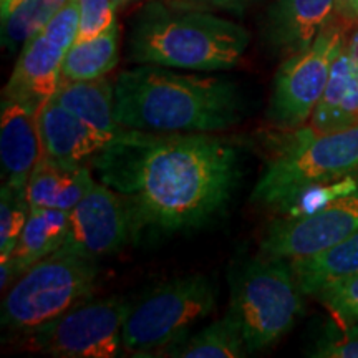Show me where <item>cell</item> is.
Listing matches in <instances>:
<instances>
[{
  "mask_svg": "<svg viewBox=\"0 0 358 358\" xmlns=\"http://www.w3.org/2000/svg\"><path fill=\"white\" fill-rule=\"evenodd\" d=\"M337 13L347 22H358V0H337Z\"/></svg>",
  "mask_w": 358,
  "mask_h": 358,
  "instance_id": "cell-29",
  "label": "cell"
},
{
  "mask_svg": "<svg viewBox=\"0 0 358 358\" xmlns=\"http://www.w3.org/2000/svg\"><path fill=\"white\" fill-rule=\"evenodd\" d=\"M358 191V173L348 174L334 181L319 182V185L308 186L307 189L299 192L290 201L287 208L282 211L285 217H303L308 214L317 213L325 206L335 203V201L345 198L352 192Z\"/></svg>",
  "mask_w": 358,
  "mask_h": 358,
  "instance_id": "cell-25",
  "label": "cell"
},
{
  "mask_svg": "<svg viewBox=\"0 0 358 358\" xmlns=\"http://www.w3.org/2000/svg\"><path fill=\"white\" fill-rule=\"evenodd\" d=\"M127 208L133 243L198 229L229 204L241 156L229 138L123 128L92 159Z\"/></svg>",
  "mask_w": 358,
  "mask_h": 358,
  "instance_id": "cell-1",
  "label": "cell"
},
{
  "mask_svg": "<svg viewBox=\"0 0 358 358\" xmlns=\"http://www.w3.org/2000/svg\"><path fill=\"white\" fill-rule=\"evenodd\" d=\"M216 307V289L203 274L178 277L133 306L123 327V347L136 355L168 348Z\"/></svg>",
  "mask_w": 358,
  "mask_h": 358,
  "instance_id": "cell-7",
  "label": "cell"
},
{
  "mask_svg": "<svg viewBox=\"0 0 358 358\" xmlns=\"http://www.w3.org/2000/svg\"><path fill=\"white\" fill-rule=\"evenodd\" d=\"M248 45L243 25L171 0L146 3L128 35L129 58L136 64L196 71L232 69Z\"/></svg>",
  "mask_w": 358,
  "mask_h": 358,
  "instance_id": "cell-3",
  "label": "cell"
},
{
  "mask_svg": "<svg viewBox=\"0 0 358 358\" xmlns=\"http://www.w3.org/2000/svg\"><path fill=\"white\" fill-rule=\"evenodd\" d=\"M315 295L335 319L358 324V274L332 282Z\"/></svg>",
  "mask_w": 358,
  "mask_h": 358,
  "instance_id": "cell-27",
  "label": "cell"
},
{
  "mask_svg": "<svg viewBox=\"0 0 358 358\" xmlns=\"http://www.w3.org/2000/svg\"><path fill=\"white\" fill-rule=\"evenodd\" d=\"M289 262L302 292L315 295L332 282L358 274V231L332 248Z\"/></svg>",
  "mask_w": 358,
  "mask_h": 358,
  "instance_id": "cell-18",
  "label": "cell"
},
{
  "mask_svg": "<svg viewBox=\"0 0 358 358\" xmlns=\"http://www.w3.org/2000/svg\"><path fill=\"white\" fill-rule=\"evenodd\" d=\"M69 0H20L2 19V43L10 50L22 48L57 15Z\"/></svg>",
  "mask_w": 358,
  "mask_h": 358,
  "instance_id": "cell-23",
  "label": "cell"
},
{
  "mask_svg": "<svg viewBox=\"0 0 358 358\" xmlns=\"http://www.w3.org/2000/svg\"><path fill=\"white\" fill-rule=\"evenodd\" d=\"M313 358H358V324L337 320L325 324L324 334L308 352Z\"/></svg>",
  "mask_w": 358,
  "mask_h": 358,
  "instance_id": "cell-26",
  "label": "cell"
},
{
  "mask_svg": "<svg viewBox=\"0 0 358 358\" xmlns=\"http://www.w3.org/2000/svg\"><path fill=\"white\" fill-rule=\"evenodd\" d=\"M131 241L127 208L122 198L103 182H95L69 213V236L64 245L92 259L118 252Z\"/></svg>",
  "mask_w": 358,
  "mask_h": 358,
  "instance_id": "cell-12",
  "label": "cell"
},
{
  "mask_svg": "<svg viewBox=\"0 0 358 358\" xmlns=\"http://www.w3.org/2000/svg\"><path fill=\"white\" fill-rule=\"evenodd\" d=\"M19 2L20 0H0V12H2V19H6Z\"/></svg>",
  "mask_w": 358,
  "mask_h": 358,
  "instance_id": "cell-31",
  "label": "cell"
},
{
  "mask_svg": "<svg viewBox=\"0 0 358 358\" xmlns=\"http://www.w3.org/2000/svg\"><path fill=\"white\" fill-rule=\"evenodd\" d=\"M69 213L58 209H30L12 257L13 272L19 277L40 259L50 256L66 243Z\"/></svg>",
  "mask_w": 358,
  "mask_h": 358,
  "instance_id": "cell-19",
  "label": "cell"
},
{
  "mask_svg": "<svg viewBox=\"0 0 358 358\" xmlns=\"http://www.w3.org/2000/svg\"><path fill=\"white\" fill-rule=\"evenodd\" d=\"M303 294L289 261L262 256L237 272L229 312L239 322L248 352H261L290 332L303 312Z\"/></svg>",
  "mask_w": 358,
  "mask_h": 358,
  "instance_id": "cell-6",
  "label": "cell"
},
{
  "mask_svg": "<svg viewBox=\"0 0 358 358\" xmlns=\"http://www.w3.org/2000/svg\"><path fill=\"white\" fill-rule=\"evenodd\" d=\"M330 20L303 50L289 55L277 70L267 116L282 129L302 128L315 110L330 77L335 53L345 40V27Z\"/></svg>",
  "mask_w": 358,
  "mask_h": 358,
  "instance_id": "cell-9",
  "label": "cell"
},
{
  "mask_svg": "<svg viewBox=\"0 0 358 358\" xmlns=\"http://www.w3.org/2000/svg\"><path fill=\"white\" fill-rule=\"evenodd\" d=\"M53 98L98 131L115 136L123 129L115 116V85L106 77L62 80Z\"/></svg>",
  "mask_w": 358,
  "mask_h": 358,
  "instance_id": "cell-17",
  "label": "cell"
},
{
  "mask_svg": "<svg viewBox=\"0 0 358 358\" xmlns=\"http://www.w3.org/2000/svg\"><path fill=\"white\" fill-rule=\"evenodd\" d=\"M40 106L2 96L0 106V164L6 185L27 191L29 179L42 159L38 131Z\"/></svg>",
  "mask_w": 358,
  "mask_h": 358,
  "instance_id": "cell-13",
  "label": "cell"
},
{
  "mask_svg": "<svg viewBox=\"0 0 358 358\" xmlns=\"http://www.w3.org/2000/svg\"><path fill=\"white\" fill-rule=\"evenodd\" d=\"M133 306L123 297L85 301L32 332L29 345L58 358H113Z\"/></svg>",
  "mask_w": 358,
  "mask_h": 358,
  "instance_id": "cell-8",
  "label": "cell"
},
{
  "mask_svg": "<svg viewBox=\"0 0 358 358\" xmlns=\"http://www.w3.org/2000/svg\"><path fill=\"white\" fill-rule=\"evenodd\" d=\"M120 60V29L115 24L95 38L75 42L62 64V80H95L106 77Z\"/></svg>",
  "mask_w": 358,
  "mask_h": 358,
  "instance_id": "cell-21",
  "label": "cell"
},
{
  "mask_svg": "<svg viewBox=\"0 0 358 358\" xmlns=\"http://www.w3.org/2000/svg\"><path fill=\"white\" fill-rule=\"evenodd\" d=\"M347 50L348 55H350L352 64L355 65V69L358 71V29H355L350 34V38H347Z\"/></svg>",
  "mask_w": 358,
  "mask_h": 358,
  "instance_id": "cell-30",
  "label": "cell"
},
{
  "mask_svg": "<svg viewBox=\"0 0 358 358\" xmlns=\"http://www.w3.org/2000/svg\"><path fill=\"white\" fill-rule=\"evenodd\" d=\"M29 214L27 191L3 182L0 192V262L12 257Z\"/></svg>",
  "mask_w": 358,
  "mask_h": 358,
  "instance_id": "cell-24",
  "label": "cell"
},
{
  "mask_svg": "<svg viewBox=\"0 0 358 358\" xmlns=\"http://www.w3.org/2000/svg\"><path fill=\"white\" fill-rule=\"evenodd\" d=\"M92 169L87 164L71 166L42 156L27 185L30 209H58L70 213L92 189Z\"/></svg>",
  "mask_w": 358,
  "mask_h": 358,
  "instance_id": "cell-16",
  "label": "cell"
},
{
  "mask_svg": "<svg viewBox=\"0 0 358 358\" xmlns=\"http://www.w3.org/2000/svg\"><path fill=\"white\" fill-rule=\"evenodd\" d=\"M357 77L358 71L355 65L352 64L350 55H348L345 38L343 43L340 45L337 53H335L329 82H327L324 93H322L320 100L317 103L315 110H313L310 127H307L312 133L324 134L335 131L338 110Z\"/></svg>",
  "mask_w": 358,
  "mask_h": 358,
  "instance_id": "cell-22",
  "label": "cell"
},
{
  "mask_svg": "<svg viewBox=\"0 0 358 358\" xmlns=\"http://www.w3.org/2000/svg\"><path fill=\"white\" fill-rule=\"evenodd\" d=\"M38 131L43 156L71 166H80L85 161L95 158L98 151L113 138L70 113L53 96L40 105Z\"/></svg>",
  "mask_w": 358,
  "mask_h": 358,
  "instance_id": "cell-14",
  "label": "cell"
},
{
  "mask_svg": "<svg viewBox=\"0 0 358 358\" xmlns=\"http://www.w3.org/2000/svg\"><path fill=\"white\" fill-rule=\"evenodd\" d=\"M80 29L77 42L95 38L116 24V8L111 0H78Z\"/></svg>",
  "mask_w": 358,
  "mask_h": 358,
  "instance_id": "cell-28",
  "label": "cell"
},
{
  "mask_svg": "<svg viewBox=\"0 0 358 358\" xmlns=\"http://www.w3.org/2000/svg\"><path fill=\"white\" fill-rule=\"evenodd\" d=\"M337 12V0H275L266 19V38L274 50L307 48Z\"/></svg>",
  "mask_w": 358,
  "mask_h": 358,
  "instance_id": "cell-15",
  "label": "cell"
},
{
  "mask_svg": "<svg viewBox=\"0 0 358 358\" xmlns=\"http://www.w3.org/2000/svg\"><path fill=\"white\" fill-rule=\"evenodd\" d=\"M96 279V259L62 245L13 280L3 295L2 325L22 334L32 332L88 301Z\"/></svg>",
  "mask_w": 358,
  "mask_h": 358,
  "instance_id": "cell-5",
  "label": "cell"
},
{
  "mask_svg": "<svg viewBox=\"0 0 358 358\" xmlns=\"http://www.w3.org/2000/svg\"><path fill=\"white\" fill-rule=\"evenodd\" d=\"M111 2H113L116 10H122V8L131 6L134 0H111Z\"/></svg>",
  "mask_w": 358,
  "mask_h": 358,
  "instance_id": "cell-32",
  "label": "cell"
},
{
  "mask_svg": "<svg viewBox=\"0 0 358 358\" xmlns=\"http://www.w3.org/2000/svg\"><path fill=\"white\" fill-rule=\"evenodd\" d=\"M78 29V0H69L45 29L22 47L3 96L40 106L55 95L62 82V64L69 48L77 42Z\"/></svg>",
  "mask_w": 358,
  "mask_h": 358,
  "instance_id": "cell-10",
  "label": "cell"
},
{
  "mask_svg": "<svg viewBox=\"0 0 358 358\" xmlns=\"http://www.w3.org/2000/svg\"><path fill=\"white\" fill-rule=\"evenodd\" d=\"M243 330L231 312L198 334L164 348L161 355L176 358H239L248 355Z\"/></svg>",
  "mask_w": 358,
  "mask_h": 358,
  "instance_id": "cell-20",
  "label": "cell"
},
{
  "mask_svg": "<svg viewBox=\"0 0 358 358\" xmlns=\"http://www.w3.org/2000/svg\"><path fill=\"white\" fill-rule=\"evenodd\" d=\"M244 113L239 87L226 78L143 65L122 71L115 82V116L122 128L216 133L234 127Z\"/></svg>",
  "mask_w": 358,
  "mask_h": 358,
  "instance_id": "cell-2",
  "label": "cell"
},
{
  "mask_svg": "<svg viewBox=\"0 0 358 358\" xmlns=\"http://www.w3.org/2000/svg\"><path fill=\"white\" fill-rule=\"evenodd\" d=\"M358 231V191L303 217H285L268 227L261 244L266 257L295 261L332 248Z\"/></svg>",
  "mask_w": 358,
  "mask_h": 358,
  "instance_id": "cell-11",
  "label": "cell"
},
{
  "mask_svg": "<svg viewBox=\"0 0 358 358\" xmlns=\"http://www.w3.org/2000/svg\"><path fill=\"white\" fill-rule=\"evenodd\" d=\"M353 173H358V124L324 134L307 127L290 129L277 141L252 201L282 213L308 186Z\"/></svg>",
  "mask_w": 358,
  "mask_h": 358,
  "instance_id": "cell-4",
  "label": "cell"
}]
</instances>
